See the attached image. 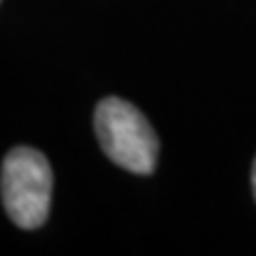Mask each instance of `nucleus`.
I'll list each match as a JSON object with an SVG mask.
<instances>
[{
  "mask_svg": "<svg viewBox=\"0 0 256 256\" xmlns=\"http://www.w3.org/2000/svg\"><path fill=\"white\" fill-rule=\"evenodd\" d=\"M95 133L104 154L130 174L154 171L159 140L142 112L121 98H104L95 110Z\"/></svg>",
  "mask_w": 256,
  "mask_h": 256,
  "instance_id": "nucleus-1",
  "label": "nucleus"
},
{
  "mask_svg": "<svg viewBox=\"0 0 256 256\" xmlns=\"http://www.w3.org/2000/svg\"><path fill=\"white\" fill-rule=\"evenodd\" d=\"M2 204L19 228L34 230L46 223L52 197V171L38 150L14 147L2 162Z\"/></svg>",
  "mask_w": 256,
  "mask_h": 256,
  "instance_id": "nucleus-2",
  "label": "nucleus"
},
{
  "mask_svg": "<svg viewBox=\"0 0 256 256\" xmlns=\"http://www.w3.org/2000/svg\"><path fill=\"white\" fill-rule=\"evenodd\" d=\"M252 188H254V197H256V159H254V166H252Z\"/></svg>",
  "mask_w": 256,
  "mask_h": 256,
  "instance_id": "nucleus-3",
  "label": "nucleus"
}]
</instances>
